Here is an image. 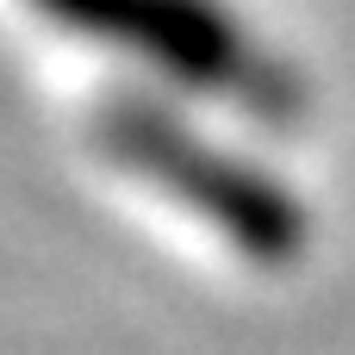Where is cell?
Here are the masks:
<instances>
[{"mask_svg": "<svg viewBox=\"0 0 355 355\" xmlns=\"http://www.w3.org/2000/svg\"><path fill=\"white\" fill-rule=\"evenodd\" d=\"M100 137H106V150H112L119 162H131L137 175H150L156 187L181 193V200H193V212L218 218V225H225L237 243H250L262 262H268V250H275V256L293 250L300 218L287 212V200L268 193L256 175L225 168V156H212L200 137H187V131L168 125L162 112H150V106H137V100H112L106 119H100Z\"/></svg>", "mask_w": 355, "mask_h": 355, "instance_id": "6da1fadb", "label": "cell"}, {"mask_svg": "<svg viewBox=\"0 0 355 355\" xmlns=\"http://www.w3.org/2000/svg\"><path fill=\"white\" fill-rule=\"evenodd\" d=\"M37 6L56 25H75V31L125 44V50H144V62H156L175 81L268 100V81L256 75L250 44L206 0H37Z\"/></svg>", "mask_w": 355, "mask_h": 355, "instance_id": "7a4b0ae2", "label": "cell"}]
</instances>
